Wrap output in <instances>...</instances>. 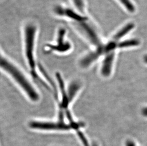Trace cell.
<instances>
[{
    "instance_id": "10",
    "label": "cell",
    "mask_w": 147,
    "mask_h": 146,
    "mask_svg": "<svg viewBox=\"0 0 147 146\" xmlns=\"http://www.w3.org/2000/svg\"><path fill=\"white\" fill-rule=\"evenodd\" d=\"M125 10L130 13H134L136 11V7L132 0H117Z\"/></svg>"
},
{
    "instance_id": "6",
    "label": "cell",
    "mask_w": 147,
    "mask_h": 146,
    "mask_svg": "<svg viewBox=\"0 0 147 146\" xmlns=\"http://www.w3.org/2000/svg\"><path fill=\"white\" fill-rule=\"evenodd\" d=\"M30 127L35 130L48 131H66L75 130V127L72 124L66 122L56 121H33L30 123Z\"/></svg>"
},
{
    "instance_id": "5",
    "label": "cell",
    "mask_w": 147,
    "mask_h": 146,
    "mask_svg": "<svg viewBox=\"0 0 147 146\" xmlns=\"http://www.w3.org/2000/svg\"><path fill=\"white\" fill-rule=\"evenodd\" d=\"M51 12L54 16L64 19L68 24L81 21L89 15L82 14L71 5L63 3H57L51 8Z\"/></svg>"
},
{
    "instance_id": "8",
    "label": "cell",
    "mask_w": 147,
    "mask_h": 146,
    "mask_svg": "<svg viewBox=\"0 0 147 146\" xmlns=\"http://www.w3.org/2000/svg\"><path fill=\"white\" fill-rule=\"evenodd\" d=\"M135 24L132 22H129L125 24L121 28L117 31L112 37V40L116 42H119L121 39L125 37L134 29Z\"/></svg>"
},
{
    "instance_id": "3",
    "label": "cell",
    "mask_w": 147,
    "mask_h": 146,
    "mask_svg": "<svg viewBox=\"0 0 147 146\" xmlns=\"http://www.w3.org/2000/svg\"><path fill=\"white\" fill-rule=\"evenodd\" d=\"M1 66L11 76L31 100L34 102L39 100V94L29 80L17 66L3 55L1 57Z\"/></svg>"
},
{
    "instance_id": "9",
    "label": "cell",
    "mask_w": 147,
    "mask_h": 146,
    "mask_svg": "<svg viewBox=\"0 0 147 146\" xmlns=\"http://www.w3.org/2000/svg\"><path fill=\"white\" fill-rule=\"evenodd\" d=\"M70 5L82 14L88 15V4L87 0H69Z\"/></svg>"
},
{
    "instance_id": "13",
    "label": "cell",
    "mask_w": 147,
    "mask_h": 146,
    "mask_svg": "<svg viewBox=\"0 0 147 146\" xmlns=\"http://www.w3.org/2000/svg\"><path fill=\"white\" fill-rule=\"evenodd\" d=\"M142 114L143 116L147 117V107H145L142 110Z\"/></svg>"
},
{
    "instance_id": "12",
    "label": "cell",
    "mask_w": 147,
    "mask_h": 146,
    "mask_svg": "<svg viewBox=\"0 0 147 146\" xmlns=\"http://www.w3.org/2000/svg\"><path fill=\"white\" fill-rule=\"evenodd\" d=\"M125 146H138L133 141L127 140L125 142Z\"/></svg>"
},
{
    "instance_id": "7",
    "label": "cell",
    "mask_w": 147,
    "mask_h": 146,
    "mask_svg": "<svg viewBox=\"0 0 147 146\" xmlns=\"http://www.w3.org/2000/svg\"><path fill=\"white\" fill-rule=\"evenodd\" d=\"M115 53L114 51L106 54L105 57L103 61L101 66V73L105 77L110 76L113 67V62L114 61Z\"/></svg>"
},
{
    "instance_id": "2",
    "label": "cell",
    "mask_w": 147,
    "mask_h": 146,
    "mask_svg": "<svg viewBox=\"0 0 147 146\" xmlns=\"http://www.w3.org/2000/svg\"><path fill=\"white\" fill-rule=\"evenodd\" d=\"M69 24L77 34L95 48L100 47L103 44L98 27L89 15L81 21Z\"/></svg>"
},
{
    "instance_id": "15",
    "label": "cell",
    "mask_w": 147,
    "mask_h": 146,
    "mask_svg": "<svg viewBox=\"0 0 147 146\" xmlns=\"http://www.w3.org/2000/svg\"><path fill=\"white\" fill-rule=\"evenodd\" d=\"M1 1H3V0H1Z\"/></svg>"
},
{
    "instance_id": "11",
    "label": "cell",
    "mask_w": 147,
    "mask_h": 146,
    "mask_svg": "<svg viewBox=\"0 0 147 146\" xmlns=\"http://www.w3.org/2000/svg\"><path fill=\"white\" fill-rule=\"evenodd\" d=\"M140 44V42L137 39H131L118 42V48H128L136 47Z\"/></svg>"
},
{
    "instance_id": "14",
    "label": "cell",
    "mask_w": 147,
    "mask_h": 146,
    "mask_svg": "<svg viewBox=\"0 0 147 146\" xmlns=\"http://www.w3.org/2000/svg\"><path fill=\"white\" fill-rule=\"evenodd\" d=\"M144 60L145 62L147 64V55L145 56Z\"/></svg>"
},
{
    "instance_id": "1",
    "label": "cell",
    "mask_w": 147,
    "mask_h": 146,
    "mask_svg": "<svg viewBox=\"0 0 147 146\" xmlns=\"http://www.w3.org/2000/svg\"><path fill=\"white\" fill-rule=\"evenodd\" d=\"M21 32L24 53L31 73L35 79L47 87V86L39 78L36 70L35 57L36 42L39 32V25L37 22L34 20L27 19L22 24Z\"/></svg>"
},
{
    "instance_id": "4",
    "label": "cell",
    "mask_w": 147,
    "mask_h": 146,
    "mask_svg": "<svg viewBox=\"0 0 147 146\" xmlns=\"http://www.w3.org/2000/svg\"><path fill=\"white\" fill-rule=\"evenodd\" d=\"M68 31L63 26H59L56 31L55 39L54 42L46 44L45 48L48 52L65 53L72 48V44L67 37Z\"/></svg>"
}]
</instances>
